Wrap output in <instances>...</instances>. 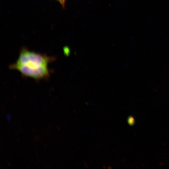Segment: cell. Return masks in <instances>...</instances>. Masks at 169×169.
<instances>
[{
  "mask_svg": "<svg viewBox=\"0 0 169 169\" xmlns=\"http://www.w3.org/2000/svg\"><path fill=\"white\" fill-rule=\"evenodd\" d=\"M52 59L45 54L23 49L10 68L26 76L37 79H45L49 76L48 65Z\"/></svg>",
  "mask_w": 169,
  "mask_h": 169,
  "instance_id": "cell-1",
  "label": "cell"
},
{
  "mask_svg": "<svg viewBox=\"0 0 169 169\" xmlns=\"http://www.w3.org/2000/svg\"><path fill=\"white\" fill-rule=\"evenodd\" d=\"M128 121L129 124L131 125H132L134 124L135 122L134 119L132 116L129 117L128 118Z\"/></svg>",
  "mask_w": 169,
  "mask_h": 169,
  "instance_id": "cell-2",
  "label": "cell"
},
{
  "mask_svg": "<svg viewBox=\"0 0 169 169\" xmlns=\"http://www.w3.org/2000/svg\"><path fill=\"white\" fill-rule=\"evenodd\" d=\"M7 119L8 121H9L10 119V115L7 113L6 115Z\"/></svg>",
  "mask_w": 169,
  "mask_h": 169,
  "instance_id": "cell-3",
  "label": "cell"
},
{
  "mask_svg": "<svg viewBox=\"0 0 169 169\" xmlns=\"http://www.w3.org/2000/svg\"><path fill=\"white\" fill-rule=\"evenodd\" d=\"M59 0L63 4H64V1H65V0Z\"/></svg>",
  "mask_w": 169,
  "mask_h": 169,
  "instance_id": "cell-4",
  "label": "cell"
}]
</instances>
